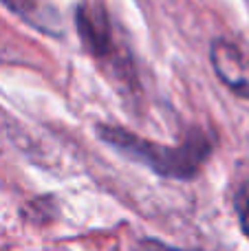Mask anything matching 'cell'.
<instances>
[{"instance_id":"obj_3","label":"cell","mask_w":249,"mask_h":251,"mask_svg":"<svg viewBox=\"0 0 249 251\" xmlns=\"http://www.w3.org/2000/svg\"><path fill=\"white\" fill-rule=\"evenodd\" d=\"M234 205H236V214H238V221H241L243 231H245V236L249 238V181L238 187Z\"/></svg>"},{"instance_id":"obj_2","label":"cell","mask_w":249,"mask_h":251,"mask_svg":"<svg viewBox=\"0 0 249 251\" xmlns=\"http://www.w3.org/2000/svg\"><path fill=\"white\" fill-rule=\"evenodd\" d=\"M212 66L225 86L249 100V55L245 51L227 40H216L212 44Z\"/></svg>"},{"instance_id":"obj_1","label":"cell","mask_w":249,"mask_h":251,"mask_svg":"<svg viewBox=\"0 0 249 251\" xmlns=\"http://www.w3.org/2000/svg\"><path fill=\"white\" fill-rule=\"evenodd\" d=\"M101 137L110 146L117 148L119 152H124L128 159L139 161L146 168L170 178L194 176L197 170L201 168V163L205 161L207 152H210V146L199 137H194L192 141H188L185 146L179 148L157 146V143L144 141V139L119 128H101Z\"/></svg>"},{"instance_id":"obj_4","label":"cell","mask_w":249,"mask_h":251,"mask_svg":"<svg viewBox=\"0 0 249 251\" xmlns=\"http://www.w3.org/2000/svg\"><path fill=\"white\" fill-rule=\"evenodd\" d=\"M135 251H176V249L168 247V245L159 243V240H141L135 247Z\"/></svg>"}]
</instances>
